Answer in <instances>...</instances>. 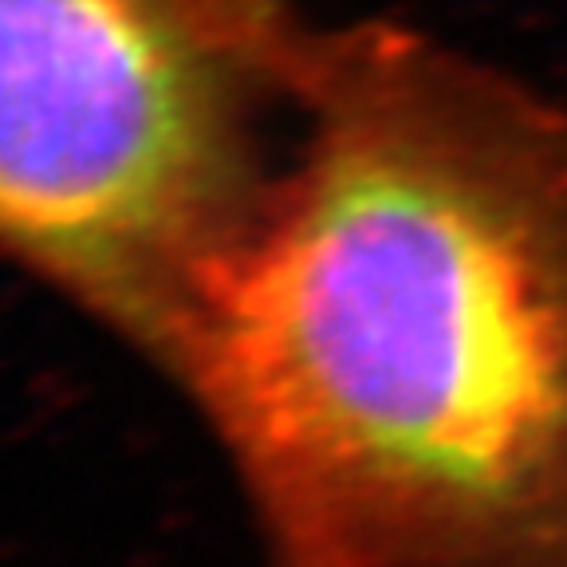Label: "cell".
<instances>
[{
  "label": "cell",
  "instance_id": "6da1fadb",
  "mask_svg": "<svg viewBox=\"0 0 567 567\" xmlns=\"http://www.w3.org/2000/svg\"><path fill=\"white\" fill-rule=\"evenodd\" d=\"M162 367L268 567H567V111L425 32L328 28Z\"/></svg>",
  "mask_w": 567,
  "mask_h": 567
},
{
  "label": "cell",
  "instance_id": "7a4b0ae2",
  "mask_svg": "<svg viewBox=\"0 0 567 567\" xmlns=\"http://www.w3.org/2000/svg\"><path fill=\"white\" fill-rule=\"evenodd\" d=\"M319 48L288 0H0V257L166 363Z\"/></svg>",
  "mask_w": 567,
  "mask_h": 567
}]
</instances>
